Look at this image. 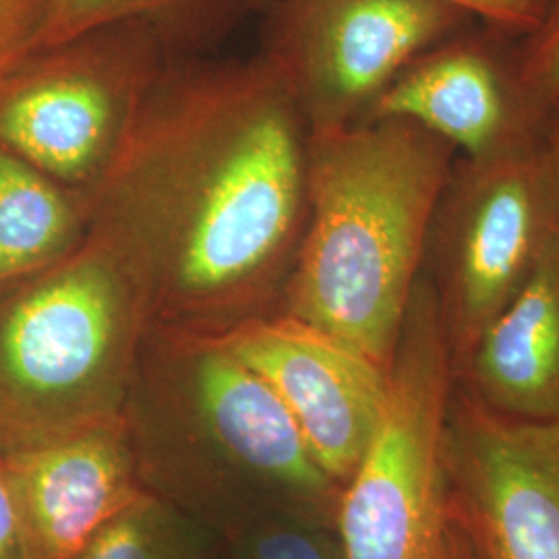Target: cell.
<instances>
[{
  "instance_id": "17",
  "label": "cell",
  "mask_w": 559,
  "mask_h": 559,
  "mask_svg": "<svg viewBox=\"0 0 559 559\" xmlns=\"http://www.w3.org/2000/svg\"><path fill=\"white\" fill-rule=\"evenodd\" d=\"M230 559H346L336 524L278 514L222 537Z\"/></svg>"
},
{
  "instance_id": "2",
  "label": "cell",
  "mask_w": 559,
  "mask_h": 559,
  "mask_svg": "<svg viewBox=\"0 0 559 559\" xmlns=\"http://www.w3.org/2000/svg\"><path fill=\"white\" fill-rule=\"evenodd\" d=\"M120 419L143 489L221 537L278 514L336 524L338 485L218 334L152 321Z\"/></svg>"
},
{
  "instance_id": "13",
  "label": "cell",
  "mask_w": 559,
  "mask_h": 559,
  "mask_svg": "<svg viewBox=\"0 0 559 559\" xmlns=\"http://www.w3.org/2000/svg\"><path fill=\"white\" fill-rule=\"evenodd\" d=\"M460 388L501 417L559 419V237L456 369Z\"/></svg>"
},
{
  "instance_id": "19",
  "label": "cell",
  "mask_w": 559,
  "mask_h": 559,
  "mask_svg": "<svg viewBox=\"0 0 559 559\" xmlns=\"http://www.w3.org/2000/svg\"><path fill=\"white\" fill-rule=\"evenodd\" d=\"M50 0H0V83L40 46Z\"/></svg>"
},
{
  "instance_id": "22",
  "label": "cell",
  "mask_w": 559,
  "mask_h": 559,
  "mask_svg": "<svg viewBox=\"0 0 559 559\" xmlns=\"http://www.w3.org/2000/svg\"><path fill=\"white\" fill-rule=\"evenodd\" d=\"M543 140H545V147L549 152V158H551V164L556 168L559 180V102L549 108V115L545 120Z\"/></svg>"
},
{
  "instance_id": "20",
  "label": "cell",
  "mask_w": 559,
  "mask_h": 559,
  "mask_svg": "<svg viewBox=\"0 0 559 559\" xmlns=\"http://www.w3.org/2000/svg\"><path fill=\"white\" fill-rule=\"evenodd\" d=\"M485 25L520 38L539 23L549 0H454Z\"/></svg>"
},
{
  "instance_id": "8",
  "label": "cell",
  "mask_w": 559,
  "mask_h": 559,
  "mask_svg": "<svg viewBox=\"0 0 559 559\" xmlns=\"http://www.w3.org/2000/svg\"><path fill=\"white\" fill-rule=\"evenodd\" d=\"M475 21L454 0H274L260 52L320 133L367 120L413 60Z\"/></svg>"
},
{
  "instance_id": "18",
  "label": "cell",
  "mask_w": 559,
  "mask_h": 559,
  "mask_svg": "<svg viewBox=\"0 0 559 559\" xmlns=\"http://www.w3.org/2000/svg\"><path fill=\"white\" fill-rule=\"evenodd\" d=\"M520 80L537 100L559 102V0H549L539 23L514 41Z\"/></svg>"
},
{
  "instance_id": "11",
  "label": "cell",
  "mask_w": 559,
  "mask_h": 559,
  "mask_svg": "<svg viewBox=\"0 0 559 559\" xmlns=\"http://www.w3.org/2000/svg\"><path fill=\"white\" fill-rule=\"evenodd\" d=\"M514 41L475 21L413 60L367 120H413L450 141L464 158H487L540 140L549 108L520 80Z\"/></svg>"
},
{
  "instance_id": "5",
  "label": "cell",
  "mask_w": 559,
  "mask_h": 559,
  "mask_svg": "<svg viewBox=\"0 0 559 559\" xmlns=\"http://www.w3.org/2000/svg\"><path fill=\"white\" fill-rule=\"evenodd\" d=\"M456 373L438 300L420 274L388 367L380 419L340 489L346 559H441L448 537L445 425Z\"/></svg>"
},
{
  "instance_id": "14",
  "label": "cell",
  "mask_w": 559,
  "mask_h": 559,
  "mask_svg": "<svg viewBox=\"0 0 559 559\" xmlns=\"http://www.w3.org/2000/svg\"><path fill=\"white\" fill-rule=\"evenodd\" d=\"M90 224L87 193L0 145V286L67 255Z\"/></svg>"
},
{
  "instance_id": "6",
  "label": "cell",
  "mask_w": 559,
  "mask_h": 559,
  "mask_svg": "<svg viewBox=\"0 0 559 559\" xmlns=\"http://www.w3.org/2000/svg\"><path fill=\"white\" fill-rule=\"evenodd\" d=\"M558 237L559 180L543 138L487 158H456L420 272L438 300L454 373Z\"/></svg>"
},
{
  "instance_id": "4",
  "label": "cell",
  "mask_w": 559,
  "mask_h": 559,
  "mask_svg": "<svg viewBox=\"0 0 559 559\" xmlns=\"http://www.w3.org/2000/svg\"><path fill=\"white\" fill-rule=\"evenodd\" d=\"M152 321L140 263L94 221L67 255L0 286V450L119 419Z\"/></svg>"
},
{
  "instance_id": "16",
  "label": "cell",
  "mask_w": 559,
  "mask_h": 559,
  "mask_svg": "<svg viewBox=\"0 0 559 559\" xmlns=\"http://www.w3.org/2000/svg\"><path fill=\"white\" fill-rule=\"evenodd\" d=\"M222 537L170 501L143 491L106 520L75 559H221Z\"/></svg>"
},
{
  "instance_id": "23",
  "label": "cell",
  "mask_w": 559,
  "mask_h": 559,
  "mask_svg": "<svg viewBox=\"0 0 559 559\" xmlns=\"http://www.w3.org/2000/svg\"><path fill=\"white\" fill-rule=\"evenodd\" d=\"M441 559H473L468 547H466V543L460 537V533L452 522H450V526H448V537H445Z\"/></svg>"
},
{
  "instance_id": "7",
  "label": "cell",
  "mask_w": 559,
  "mask_h": 559,
  "mask_svg": "<svg viewBox=\"0 0 559 559\" xmlns=\"http://www.w3.org/2000/svg\"><path fill=\"white\" fill-rule=\"evenodd\" d=\"M173 59L145 21L108 23L40 48L0 83V145L90 193Z\"/></svg>"
},
{
  "instance_id": "3",
  "label": "cell",
  "mask_w": 559,
  "mask_h": 559,
  "mask_svg": "<svg viewBox=\"0 0 559 559\" xmlns=\"http://www.w3.org/2000/svg\"><path fill=\"white\" fill-rule=\"evenodd\" d=\"M456 158L413 120L311 133L307 224L280 313L390 367Z\"/></svg>"
},
{
  "instance_id": "12",
  "label": "cell",
  "mask_w": 559,
  "mask_h": 559,
  "mask_svg": "<svg viewBox=\"0 0 559 559\" xmlns=\"http://www.w3.org/2000/svg\"><path fill=\"white\" fill-rule=\"evenodd\" d=\"M20 510L25 559H75L145 489L122 419L0 450Z\"/></svg>"
},
{
  "instance_id": "1",
  "label": "cell",
  "mask_w": 559,
  "mask_h": 559,
  "mask_svg": "<svg viewBox=\"0 0 559 559\" xmlns=\"http://www.w3.org/2000/svg\"><path fill=\"white\" fill-rule=\"evenodd\" d=\"M311 131L278 71L173 59L87 193L140 263L154 321L226 334L282 311L307 224Z\"/></svg>"
},
{
  "instance_id": "21",
  "label": "cell",
  "mask_w": 559,
  "mask_h": 559,
  "mask_svg": "<svg viewBox=\"0 0 559 559\" xmlns=\"http://www.w3.org/2000/svg\"><path fill=\"white\" fill-rule=\"evenodd\" d=\"M0 559H25L20 510L2 464H0Z\"/></svg>"
},
{
  "instance_id": "10",
  "label": "cell",
  "mask_w": 559,
  "mask_h": 559,
  "mask_svg": "<svg viewBox=\"0 0 559 559\" xmlns=\"http://www.w3.org/2000/svg\"><path fill=\"white\" fill-rule=\"evenodd\" d=\"M222 338L274 390L342 489L380 419L388 367L286 313L240 323Z\"/></svg>"
},
{
  "instance_id": "9",
  "label": "cell",
  "mask_w": 559,
  "mask_h": 559,
  "mask_svg": "<svg viewBox=\"0 0 559 559\" xmlns=\"http://www.w3.org/2000/svg\"><path fill=\"white\" fill-rule=\"evenodd\" d=\"M448 519L473 559H559V419L501 417L454 385Z\"/></svg>"
},
{
  "instance_id": "24",
  "label": "cell",
  "mask_w": 559,
  "mask_h": 559,
  "mask_svg": "<svg viewBox=\"0 0 559 559\" xmlns=\"http://www.w3.org/2000/svg\"><path fill=\"white\" fill-rule=\"evenodd\" d=\"M221 559H230L228 558V554H226V549H224V543H222V556Z\"/></svg>"
},
{
  "instance_id": "15",
  "label": "cell",
  "mask_w": 559,
  "mask_h": 559,
  "mask_svg": "<svg viewBox=\"0 0 559 559\" xmlns=\"http://www.w3.org/2000/svg\"><path fill=\"white\" fill-rule=\"evenodd\" d=\"M242 4L245 0H50L38 50L117 21H145L173 52L191 50L222 34Z\"/></svg>"
}]
</instances>
